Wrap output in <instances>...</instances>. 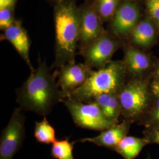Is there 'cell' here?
I'll use <instances>...</instances> for the list:
<instances>
[{
  "mask_svg": "<svg viewBox=\"0 0 159 159\" xmlns=\"http://www.w3.org/2000/svg\"><path fill=\"white\" fill-rule=\"evenodd\" d=\"M17 102L22 110L45 116L64 98L45 60L39 59V66L17 90Z\"/></svg>",
  "mask_w": 159,
  "mask_h": 159,
  "instance_id": "obj_1",
  "label": "cell"
},
{
  "mask_svg": "<svg viewBox=\"0 0 159 159\" xmlns=\"http://www.w3.org/2000/svg\"><path fill=\"white\" fill-rule=\"evenodd\" d=\"M152 120L154 123L159 127V99L156 104V106L152 115Z\"/></svg>",
  "mask_w": 159,
  "mask_h": 159,
  "instance_id": "obj_22",
  "label": "cell"
},
{
  "mask_svg": "<svg viewBox=\"0 0 159 159\" xmlns=\"http://www.w3.org/2000/svg\"><path fill=\"white\" fill-rule=\"evenodd\" d=\"M140 11L138 6L130 1L120 5L114 16L111 27L114 33L125 36L133 31L139 23Z\"/></svg>",
  "mask_w": 159,
  "mask_h": 159,
  "instance_id": "obj_10",
  "label": "cell"
},
{
  "mask_svg": "<svg viewBox=\"0 0 159 159\" xmlns=\"http://www.w3.org/2000/svg\"><path fill=\"white\" fill-rule=\"evenodd\" d=\"M55 61L52 67L60 68L75 62L80 34V8L68 1L56 5Z\"/></svg>",
  "mask_w": 159,
  "mask_h": 159,
  "instance_id": "obj_2",
  "label": "cell"
},
{
  "mask_svg": "<svg viewBox=\"0 0 159 159\" xmlns=\"http://www.w3.org/2000/svg\"><path fill=\"white\" fill-rule=\"evenodd\" d=\"M152 89L154 94L159 98V83H154L153 85H152Z\"/></svg>",
  "mask_w": 159,
  "mask_h": 159,
  "instance_id": "obj_24",
  "label": "cell"
},
{
  "mask_svg": "<svg viewBox=\"0 0 159 159\" xmlns=\"http://www.w3.org/2000/svg\"><path fill=\"white\" fill-rule=\"evenodd\" d=\"M119 96L121 111L128 117L142 113L148 103V90L145 84L134 81L121 88Z\"/></svg>",
  "mask_w": 159,
  "mask_h": 159,
  "instance_id": "obj_6",
  "label": "cell"
},
{
  "mask_svg": "<svg viewBox=\"0 0 159 159\" xmlns=\"http://www.w3.org/2000/svg\"><path fill=\"white\" fill-rule=\"evenodd\" d=\"M124 68L122 63L111 62L97 71H93L82 85L69 93L64 98L89 102L100 94L116 93L123 83Z\"/></svg>",
  "mask_w": 159,
  "mask_h": 159,
  "instance_id": "obj_3",
  "label": "cell"
},
{
  "mask_svg": "<svg viewBox=\"0 0 159 159\" xmlns=\"http://www.w3.org/2000/svg\"><path fill=\"white\" fill-rule=\"evenodd\" d=\"M121 0H95L93 4L102 21H106L114 17Z\"/></svg>",
  "mask_w": 159,
  "mask_h": 159,
  "instance_id": "obj_18",
  "label": "cell"
},
{
  "mask_svg": "<svg viewBox=\"0 0 159 159\" xmlns=\"http://www.w3.org/2000/svg\"><path fill=\"white\" fill-rule=\"evenodd\" d=\"M52 2H54L56 5L62 3V2H64L66 1H72V0H51Z\"/></svg>",
  "mask_w": 159,
  "mask_h": 159,
  "instance_id": "obj_26",
  "label": "cell"
},
{
  "mask_svg": "<svg viewBox=\"0 0 159 159\" xmlns=\"http://www.w3.org/2000/svg\"><path fill=\"white\" fill-rule=\"evenodd\" d=\"M147 143L144 139L125 136L114 149L125 159H134Z\"/></svg>",
  "mask_w": 159,
  "mask_h": 159,
  "instance_id": "obj_14",
  "label": "cell"
},
{
  "mask_svg": "<svg viewBox=\"0 0 159 159\" xmlns=\"http://www.w3.org/2000/svg\"><path fill=\"white\" fill-rule=\"evenodd\" d=\"M74 143L68 139L56 140L52 144L51 155L56 159H74L73 149Z\"/></svg>",
  "mask_w": 159,
  "mask_h": 159,
  "instance_id": "obj_19",
  "label": "cell"
},
{
  "mask_svg": "<svg viewBox=\"0 0 159 159\" xmlns=\"http://www.w3.org/2000/svg\"><path fill=\"white\" fill-rule=\"evenodd\" d=\"M13 7L0 8V29L2 31L11 27L15 22Z\"/></svg>",
  "mask_w": 159,
  "mask_h": 159,
  "instance_id": "obj_20",
  "label": "cell"
},
{
  "mask_svg": "<svg viewBox=\"0 0 159 159\" xmlns=\"http://www.w3.org/2000/svg\"><path fill=\"white\" fill-rule=\"evenodd\" d=\"M3 39L14 47L20 56L29 66L31 71L34 68L30 58V42L26 30L19 20H16L11 27L4 31Z\"/></svg>",
  "mask_w": 159,
  "mask_h": 159,
  "instance_id": "obj_11",
  "label": "cell"
},
{
  "mask_svg": "<svg viewBox=\"0 0 159 159\" xmlns=\"http://www.w3.org/2000/svg\"><path fill=\"white\" fill-rule=\"evenodd\" d=\"M157 77H159V66L157 68Z\"/></svg>",
  "mask_w": 159,
  "mask_h": 159,
  "instance_id": "obj_27",
  "label": "cell"
},
{
  "mask_svg": "<svg viewBox=\"0 0 159 159\" xmlns=\"http://www.w3.org/2000/svg\"><path fill=\"white\" fill-rule=\"evenodd\" d=\"M92 101L97 104L107 119L116 124L121 110L119 96L116 93L102 94L95 97Z\"/></svg>",
  "mask_w": 159,
  "mask_h": 159,
  "instance_id": "obj_13",
  "label": "cell"
},
{
  "mask_svg": "<svg viewBox=\"0 0 159 159\" xmlns=\"http://www.w3.org/2000/svg\"><path fill=\"white\" fill-rule=\"evenodd\" d=\"M62 102L78 127L102 131L116 125L106 118L99 106L93 101L82 102L66 98Z\"/></svg>",
  "mask_w": 159,
  "mask_h": 159,
  "instance_id": "obj_4",
  "label": "cell"
},
{
  "mask_svg": "<svg viewBox=\"0 0 159 159\" xmlns=\"http://www.w3.org/2000/svg\"><path fill=\"white\" fill-rule=\"evenodd\" d=\"M152 141L154 143L159 144V130L154 131L152 136Z\"/></svg>",
  "mask_w": 159,
  "mask_h": 159,
  "instance_id": "obj_25",
  "label": "cell"
},
{
  "mask_svg": "<svg viewBox=\"0 0 159 159\" xmlns=\"http://www.w3.org/2000/svg\"><path fill=\"white\" fill-rule=\"evenodd\" d=\"M125 64L133 74H140L150 66L148 57L142 52L134 48H129L125 52Z\"/></svg>",
  "mask_w": 159,
  "mask_h": 159,
  "instance_id": "obj_16",
  "label": "cell"
},
{
  "mask_svg": "<svg viewBox=\"0 0 159 159\" xmlns=\"http://www.w3.org/2000/svg\"><path fill=\"white\" fill-rule=\"evenodd\" d=\"M156 31L153 23L149 19H146L137 24L131 32L133 41L138 46H150L155 39Z\"/></svg>",
  "mask_w": 159,
  "mask_h": 159,
  "instance_id": "obj_15",
  "label": "cell"
},
{
  "mask_svg": "<svg viewBox=\"0 0 159 159\" xmlns=\"http://www.w3.org/2000/svg\"><path fill=\"white\" fill-rule=\"evenodd\" d=\"M79 46L82 51L97 40L104 33L101 19L93 2L80 8Z\"/></svg>",
  "mask_w": 159,
  "mask_h": 159,
  "instance_id": "obj_7",
  "label": "cell"
},
{
  "mask_svg": "<svg viewBox=\"0 0 159 159\" xmlns=\"http://www.w3.org/2000/svg\"><path fill=\"white\" fill-rule=\"evenodd\" d=\"M129 128V125L127 123H123L119 125L116 124L102 130L97 136L81 139L75 142L91 143L98 146L114 148L121 140L126 136Z\"/></svg>",
  "mask_w": 159,
  "mask_h": 159,
  "instance_id": "obj_12",
  "label": "cell"
},
{
  "mask_svg": "<svg viewBox=\"0 0 159 159\" xmlns=\"http://www.w3.org/2000/svg\"><path fill=\"white\" fill-rule=\"evenodd\" d=\"M17 0H0V8L14 7Z\"/></svg>",
  "mask_w": 159,
  "mask_h": 159,
  "instance_id": "obj_23",
  "label": "cell"
},
{
  "mask_svg": "<svg viewBox=\"0 0 159 159\" xmlns=\"http://www.w3.org/2000/svg\"><path fill=\"white\" fill-rule=\"evenodd\" d=\"M25 117L22 109L16 108L0 137V159H12L21 148L25 138Z\"/></svg>",
  "mask_w": 159,
  "mask_h": 159,
  "instance_id": "obj_5",
  "label": "cell"
},
{
  "mask_svg": "<svg viewBox=\"0 0 159 159\" xmlns=\"http://www.w3.org/2000/svg\"><path fill=\"white\" fill-rule=\"evenodd\" d=\"M34 135L38 142L43 144H52L57 140L56 130L46 117L35 123Z\"/></svg>",
  "mask_w": 159,
  "mask_h": 159,
  "instance_id": "obj_17",
  "label": "cell"
},
{
  "mask_svg": "<svg viewBox=\"0 0 159 159\" xmlns=\"http://www.w3.org/2000/svg\"><path fill=\"white\" fill-rule=\"evenodd\" d=\"M147 7L150 16L159 24V0H148Z\"/></svg>",
  "mask_w": 159,
  "mask_h": 159,
  "instance_id": "obj_21",
  "label": "cell"
},
{
  "mask_svg": "<svg viewBox=\"0 0 159 159\" xmlns=\"http://www.w3.org/2000/svg\"><path fill=\"white\" fill-rule=\"evenodd\" d=\"M93 70L85 64H68L60 68L57 84L64 94V98L69 93L82 85L89 77Z\"/></svg>",
  "mask_w": 159,
  "mask_h": 159,
  "instance_id": "obj_9",
  "label": "cell"
},
{
  "mask_svg": "<svg viewBox=\"0 0 159 159\" xmlns=\"http://www.w3.org/2000/svg\"><path fill=\"white\" fill-rule=\"evenodd\" d=\"M118 46L117 42L105 33L82 50L85 64L90 68L104 67Z\"/></svg>",
  "mask_w": 159,
  "mask_h": 159,
  "instance_id": "obj_8",
  "label": "cell"
}]
</instances>
